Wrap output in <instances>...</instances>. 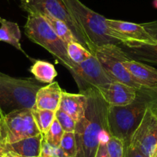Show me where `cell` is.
<instances>
[{
	"label": "cell",
	"instance_id": "cell-1",
	"mask_svg": "<svg viewBox=\"0 0 157 157\" xmlns=\"http://www.w3.org/2000/svg\"><path fill=\"white\" fill-rule=\"evenodd\" d=\"M82 94L87 96V107L83 117L75 125L76 153L74 157H95L102 132H108L109 105L96 88L89 89Z\"/></svg>",
	"mask_w": 157,
	"mask_h": 157
},
{
	"label": "cell",
	"instance_id": "cell-2",
	"mask_svg": "<svg viewBox=\"0 0 157 157\" xmlns=\"http://www.w3.org/2000/svg\"><path fill=\"white\" fill-rule=\"evenodd\" d=\"M157 102V86H145L137 91L130 104L123 106H108V134L129 144L131 136L138 127L146 109Z\"/></svg>",
	"mask_w": 157,
	"mask_h": 157
},
{
	"label": "cell",
	"instance_id": "cell-3",
	"mask_svg": "<svg viewBox=\"0 0 157 157\" xmlns=\"http://www.w3.org/2000/svg\"><path fill=\"white\" fill-rule=\"evenodd\" d=\"M62 2L95 46L123 44L130 49L141 46L110 28L105 21L106 18L92 10L79 0H62Z\"/></svg>",
	"mask_w": 157,
	"mask_h": 157
},
{
	"label": "cell",
	"instance_id": "cell-4",
	"mask_svg": "<svg viewBox=\"0 0 157 157\" xmlns=\"http://www.w3.org/2000/svg\"><path fill=\"white\" fill-rule=\"evenodd\" d=\"M22 9L28 13L27 20L24 26L25 34L33 43L41 46L52 54L59 63L69 71L75 77L78 71V65L69 59L67 53V46L54 32L44 16L23 2Z\"/></svg>",
	"mask_w": 157,
	"mask_h": 157
},
{
	"label": "cell",
	"instance_id": "cell-5",
	"mask_svg": "<svg viewBox=\"0 0 157 157\" xmlns=\"http://www.w3.org/2000/svg\"><path fill=\"white\" fill-rule=\"evenodd\" d=\"M36 81V78H16L0 73V109H33L36 93L42 87Z\"/></svg>",
	"mask_w": 157,
	"mask_h": 157
},
{
	"label": "cell",
	"instance_id": "cell-6",
	"mask_svg": "<svg viewBox=\"0 0 157 157\" xmlns=\"http://www.w3.org/2000/svg\"><path fill=\"white\" fill-rule=\"evenodd\" d=\"M32 109H22L5 113L0 109V143L10 144L39 135Z\"/></svg>",
	"mask_w": 157,
	"mask_h": 157
},
{
	"label": "cell",
	"instance_id": "cell-7",
	"mask_svg": "<svg viewBox=\"0 0 157 157\" xmlns=\"http://www.w3.org/2000/svg\"><path fill=\"white\" fill-rule=\"evenodd\" d=\"M95 55L105 72L114 81L120 82L129 86L141 90L145 86L137 83L123 65V62L131 59L123 49L114 44L96 46Z\"/></svg>",
	"mask_w": 157,
	"mask_h": 157
},
{
	"label": "cell",
	"instance_id": "cell-8",
	"mask_svg": "<svg viewBox=\"0 0 157 157\" xmlns=\"http://www.w3.org/2000/svg\"><path fill=\"white\" fill-rule=\"evenodd\" d=\"M25 3L40 13H46L64 22L70 29L78 43L89 49L93 55H95L96 46L92 43L83 29L74 19L62 0H31L29 2Z\"/></svg>",
	"mask_w": 157,
	"mask_h": 157
},
{
	"label": "cell",
	"instance_id": "cell-9",
	"mask_svg": "<svg viewBox=\"0 0 157 157\" xmlns=\"http://www.w3.org/2000/svg\"><path fill=\"white\" fill-rule=\"evenodd\" d=\"M156 104L157 102L146 109L129 142V145L138 149L145 157H150L157 145Z\"/></svg>",
	"mask_w": 157,
	"mask_h": 157
},
{
	"label": "cell",
	"instance_id": "cell-10",
	"mask_svg": "<svg viewBox=\"0 0 157 157\" xmlns=\"http://www.w3.org/2000/svg\"><path fill=\"white\" fill-rule=\"evenodd\" d=\"M74 79L79 89V93L114 81L105 72L96 55H93L90 59L78 65V71Z\"/></svg>",
	"mask_w": 157,
	"mask_h": 157
},
{
	"label": "cell",
	"instance_id": "cell-11",
	"mask_svg": "<svg viewBox=\"0 0 157 157\" xmlns=\"http://www.w3.org/2000/svg\"><path fill=\"white\" fill-rule=\"evenodd\" d=\"M109 105L123 106L135 100L138 90L124 83L113 81L96 88Z\"/></svg>",
	"mask_w": 157,
	"mask_h": 157
},
{
	"label": "cell",
	"instance_id": "cell-12",
	"mask_svg": "<svg viewBox=\"0 0 157 157\" xmlns=\"http://www.w3.org/2000/svg\"><path fill=\"white\" fill-rule=\"evenodd\" d=\"M106 23L110 28L117 30L140 45L156 46L157 41L148 33L142 24L126 22L122 20L106 19Z\"/></svg>",
	"mask_w": 157,
	"mask_h": 157
},
{
	"label": "cell",
	"instance_id": "cell-13",
	"mask_svg": "<svg viewBox=\"0 0 157 157\" xmlns=\"http://www.w3.org/2000/svg\"><path fill=\"white\" fill-rule=\"evenodd\" d=\"M123 65L132 78L142 86H157V69L155 67L132 59L123 61Z\"/></svg>",
	"mask_w": 157,
	"mask_h": 157
},
{
	"label": "cell",
	"instance_id": "cell-14",
	"mask_svg": "<svg viewBox=\"0 0 157 157\" xmlns=\"http://www.w3.org/2000/svg\"><path fill=\"white\" fill-rule=\"evenodd\" d=\"M43 136L42 134L4 145L8 155L13 157H39Z\"/></svg>",
	"mask_w": 157,
	"mask_h": 157
},
{
	"label": "cell",
	"instance_id": "cell-15",
	"mask_svg": "<svg viewBox=\"0 0 157 157\" xmlns=\"http://www.w3.org/2000/svg\"><path fill=\"white\" fill-rule=\"evenodd\" d=\"M63 90L57 82L42 86L36 93L35 108L56 112L59 108Z\"/></svg>",
	"mask_w": 157,
	"mask_h": 157
},
{
	"label": "cell",
	"instance_id": "cell-16",
	"mask_svg": "<svg viewBox=\"0 0 157 157\" xmlns=\"http://www.w3.org/2000/svg\"><path fill=\"white\" fill-rule=\"evenodd\" d=\"M142 25L157 41V19L152 22L143 23ZM128 49L129 51L126 52V53L131 59L134 57L142 62H146L157 66V45L156 46L142 45L139 47L131 48V49L128 48Z\"/></svg>",
	"mask_w": 157,
	"mask_h": 157
},
{
	"label": "cell",
	"instance_id": "cell-17",
	"mask_svg": "<svg viewBox=\"0 0 157 157\" xmlns=\"http://www.w3.org/2000/svg\"><path fill=\"white\" fill-rule=\"evenodd\" d=\"M87 107V96L82 93H69L63 91L60 100V109L66 112L75 121L83 117Z\"/></svg>",
	"mask_w": 157,
	"mask_h": 157
},
{
	"label": "cell",
	"instance_id": "cell-18",
	"mask_svg": "<svg viewBox=\"0 0 157 157\" xmlns=\"http://www.w3.org/2000/svg\"><path fill=\"white\" fill-rule=\"evenodd\" d=\"M0 41L14 46L16 49L24 52L20 44L21 32L17 23L0 17Z\"/></svg>",
	"mask_w": 157,
	"mask_h": 157
},
{
	"label": "cell",
	"instance_id": "cell-19",
	"mask_svg": "<svg viewBox=\"0 0 157 157\" xmlns=\"http://www.w3.org/2000/svg\"><path fill=\"white\" fill-rule=\"evenodd\" d=\"M36 80L43 83H51L57 76L55 66L43 60H36L30 69Z\"/></svg>",
	"mask_w": 157,
	"mask_h": 157
},
{
	"label": "cell",
	"instance_id": "cell-20",
	"mask_svg": "<svg viewBox=\"0 0 157 157\" xmlns=\"http://www.w3.org/2000/svg\"><path fill=\"white\" fill-rule=\"evenodd\" d=\"M39 13H40V12H39ZM40 13L44 16V18L46 19V21H47L48 23L49 24V25L52 27V29L54 30V32L56 33L57 36H58L66 45H67L68 43H70V42H78V40H77L76 38L74 36L73 33H72L70 29L69 28V26H68L64 22L56 19V18L53 17V16H50V15L48 14V13Z\"/></svg>",
	"mask_w": 157,
	"mask_h": 157
},
{
	"label": "cell",
	"instance_id": "cell-21",
	"mask_svg": "<svg viewBox=\"0 0 157 157\" xmlns=\"http://www.w3.org/2000/svg\"><path fill=\"white\" fill-rule=\"evenodd\" d=\"M32 113L39 132L43 136H45L56 119V112L39 109L34 107L32 109Z\"/></svg>",
	"mask_w": 157,
	"mask_h": 157
},
{
	"label": "cell",
	"instance_id": "cell-22",
	"mask_svg": "<svg viewBox=\"0 0 157 157\" xmlns=\"http://www.w3.org/2000/svg\"><path fill=\"white\" fill-rule=\"evenodd\" d=\"M66 46L69 59L76 65L83 63L93 56L89 49L78 42H70Z\"/></svg>",
	"mask_w": 157,
	"mask_h": 157
},
{
	"label": "cell",
	"instance_id": "cell-23",
	"mask_svg": "<svg viewBox=\"0 0 157 157\" xmlns=\"http://www.w3.org/2000/svg\"><path fill=\"white\" fill-rule=\"evenodd\" d=\"M64 133L65 131L63 130L56 119H55L48 132L45 136H43V138L52 146L59 147L60 146V143H61Z\"/></svg>",
	"mask_w": 157,
	"mask_h": 157
},
{
	"label": "cell",
	"instance_id": "cell-24",
	"mask_svg": "<svg viewBox=\"0 0 157 157\" xmlns=\"http://www.w3.org/2000/svg\"><path fill=\"white\" fill-rule=\"evenodd\" d=\"M59 147L64 152L66 157H74L76 153V143H75L74 132H65L60 143Z\"/></svg>",
	"mask_w": 157,
	"mask_h": 157
},
{
	"label": "cell",
	"instance_id": "cell-25",
	"mask_svg": "<svg viewBox=\"0 0 157 157\" xmlns=\"http://www.w3.org/2000/svg\"><path fill=\"white\" fill-rule=\"evenodd\" d=\"M56 119L59 122L65 132H75L76 121L74 120L73 118L71 117L69 114H67L66 112L59 109L56 112Z\"/></svg>",
	"mask_w": 157,
	"mask_h": 157
},
{
	"label": "cell",
	"instance_id": "cell-26",
	"mask_svg": "<svg viewBox=\"0 0 157 157\" xmlns=\"http://www.w3.org/2000/svg\"><path fill=\"white\" fill-rule=\"evenodd\" d=\"M107 149L109 157H123L124 143L120 139L109 136L107 141Z\"/></svg>",
	"mask_w": 157,
	"mask_h": 157
},
{
	"label": "cell",
	"instance_id": "cell-27",
	"mask_svg": "<svg viewBox=\"0 0 157 157\" xmlns=\"http://www.w3.org/2000/svg\"><path fill=\"white\" fill-rule=\"evenodd\" d=\"M39 157H56V147L51 146L43 138Z\"/></svg>",
	"mask_w": 157,
	"mask_h": 157
},
{
	"label": "cell",
	"instance_id": "cell-28",
	"mask_svg": "<svg viewBox=\"0 0 157 157\" xmlns=\"http://www.w3.org/2000/svg\"><path fill=\"white\" fill-rule=\"evenodd\" d=\"M105 132V131H104ZM102 132V133H103ZM108 138H103L102 134V136H101L100 142H99V147H98L97 151H96V153L95 157H109V155L108 149H107V141H108Z\"/></svg>",
	"mask_w": 157,
	"mask_h": 157
},
{
	"label": "cell",
	"instance_id": "cell-29",
	"mask_svg": "<svg viewBox=\"0 0 157 157\" xmlns=\"http://www.w3.org/2000/svg\"><path fill=\"white\" fill-rule=\"evenodd\" d=\"M123 157H145L138 149L131 145H124Z\"/></svg>",
	"mask_w": 157,
	"mask_h": 157
},
{
	"label": "cell",
	"instance_id": "cell-30",
	"mask_svg": "<svg viewBox=\"0 0 157 157\" xmlns=\"http://www.w3.org/2000/svg\"><path fill=\"white\" fill-rule=\"evenodd\" d=\"M150 157H157V145L155 146V147L154 148L153 151H152V154H151Z\"/></svg>",
	"mask_w": 157,
	"mask_h": 157
},
{
	"label": "cell",
	"instance_id": "cell-31",
	"mask_svg": "<svg viewBox=\"0 0 157 157\" xmlns=\"http://www.w3.org/2000/svg\"><path fill=\"white\" fill-rule=\"evenodd\" d=\"M153 6L155 9H157V0H154L153 1Z\"/></svg>",
	"mask_w": 157,
	"mask_h": 157
},
{
	"label": "cell",
	"instance_id": "cell-32",
	"mask_svg": "<svg viewBox=\"0 0 157 157\" xmlns=\"http://www.w3.org/2000/svg\"><path fill=\"white\" fill-rule=\"evenodd\" d=\"M22 1H23V2H29L31 0H22Z\"/></svg>",
	"mask_w": 157,
	"mask_h": 157
},
{
	"label": "cell",
	"instance_id": "cell-33",
	"mask_svg": "<svg viewBox=\"0 0 157 157\" xmlns=\"http://www.w3.org/2000/svg\"><path fill=\"white\" fill-rule=\"evenodd\" d=\"M4 157H13V156H11V155H8V154H6V155Z\"/></svg>",
	"mask_w": 157,
	"mask_h": 157
},
{
	"label": "cell",
	"instance_id": "cell-34",
	"mask_svg": "<svg viewBox=\"0 0 157 157\" xmlns=\"http://www.w3.org/2000/svg\"><path fill=\"white\" fill-rule=\"evenodd\" d=\"M156 109H157V104H156Z\"/></svg>",
	"mask_w": 157,
	"mask_h": 157
}]
</instances>
